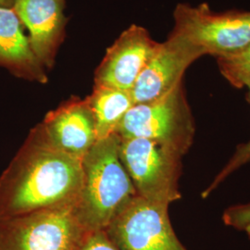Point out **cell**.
I'll use <instances>...</instances> for the list:
<instances>
[{"mask_svg": "<svg viewBox=\"0 0 250 250\" xmlns=\"http://www.w3.org/2000/svg\"><path fill=\"white\" fill-rule=\"evenodd\" d=\"M82 183V161L55 147L37 125L0 176V218L76 206Z\"/></svg>", "mask_w": 250, "mask_h": 250, "instance_id": "obj_1", "label": "cell"}, {"mask_svg": "<svg viewBox=\"0 0 250 250\" xmlns=\"http://www.w3.org/2000/svg\"><path fill=\"white\" fill-rule=\"evenodd\" d=\"M121 137L99 139L82 160L83 183L75 212L87 232L105 230L118 210L136 196L120 158Z\"/></svg>", "mask_w": 250, "mask_h": 250, "instance_id": "obj_2", "label": "cell"}, {"mask_svg": "<svg viewBox=\"0 0 250 250\" xmlns=\"http://www.w3.org/2000/svg\"><path fill=\"white\" fill-rule=\"evenodd\" d=\"M116 134L123 139L151 140L184 157L191 148L196 134L184 82L160 99L134 104L119 125Z\"/></svg>", "mask_w": 250, "mask_h": 250, "instance_id": "obj_3", "label": "cell"}, {"mask_svg": "<svg viewBox=\"0 0 250 250\" xmlns=\"http://www.w3.org/2000/svg\"><path fill=\"white\" fill-rule=\"evenodd\" d=\"M119 152L137 196L168 207L182 197L183 157L178 153L144 138H121Z\"/></svg>", "mask_w": 250, "mask_h": 250, "instance_id": "obj_4", "label": "cell"}, {"mask_svg": "<svg viewBox=\"0 0 250 250\" xmlns=\"http://www.w3.org/2000/svg\"><path fill=\"white\" fill-rule=\"evenodd\" d=\"M75 207L0 218V250H77L88 232Z\"/></svg>", "mask_w": 250, "mask_h": 250, "instance_id": "obj_5", "label": "cell"}, {"mask_svg": "<svg viewBox=\"0 0 250 250\" xmlns=\"http://www.w3.org/2000/svg\"><path fill=\"white\" fill-rule=\"evenodd\" d=\"M173 18L172 31L187 37L204 55L222 58L250 43V11L216 13L207 4H178Z\"/></svg>", "mask_w": 250, "mask_h": 250, "instance_id": "obj_6", "label": "cell"}, {"mask_svg": "<svg viewBox=\"0 0 250 250\" xmlns=\"http://www.w3.org/2000/svg\"><path fill=\"white\" fill-rule=\"evenodd\" d=\"M105 232L119 250H188L172 228L169 207L137 195L118 210Z\"/></svg>", "mask_w": 250, "mask_h": 250, "instance_id": "obj_7", "label": "cell"}, {"mask_svg": "<svg viewBox=\"0 0 250 250\" xmlns=\"http://www.w3.org/2000/svg\"><path fill=\"white\" fill-rule=\"evenodd\" d=\"M204 56L203 51L187 37L171 32L160 43L157 51L135 82L131 91L134 104L160 99L180 83L188 67Z\"/></svg>", "mask_w": 250, "mask_h": 250, "instance_id": "obj_8", "label": "cell"}, {"mask_svg": "<svg viewBox=\"0 0 250 250\" xmlns=\"http://www.w3.org/2000/svg\"><path fill=\"white\" fill-rule=\"evenodd\" d=\"M159 45L146 28L131 25L107 48L95 72V84L132 91Z\"/></svg>", "mask_w": 250, "mask_h": 250, "instance_id": "obj_9", "label": "cell"}, {"mask_svg": "<svg viewBox=\"0 0 250 250\" xmlns=\"http://www.w3.org/2000/svg\"><path fill=\"white\" fill-rule=\"evenodd\" d=\"M39 125L55 147L81 161L98 141L95 118L86 98L68 99L49 111Z\"/></svg>", "mask_w": 250, "mask_h": 250, "instance_id": "obj_10", "label": "cell"}, {"mask_svg": "<svg viewBox=\"0 0 250 250\" xmlns=\"http://www.w3.org/2000/svg\"><path fill=\"white\" fill-rule=\"evenodd\" d=\"M65 0H15L13 8L22 25L29 31V40L39 62L51 69L64 40Z\"/></svg>", "mask_w": 250, "mask_h": 250, "instance_id": "obj_11", "label": "cell"}, {"mask_svg": "<svg viewBox=\"0 0 250 250\" xmlns=\"http://www.w3.org/2000/svg\"><path fill=\"white\" fill-rule=\"evenodd\" d=\"M0 67L12 75L40 83H46V69L39 62L12 8L0 7Z\"/></svg>", "mask_w": 250, "mask_h": 250, "instance_id": "obj_12", "label": "cell"}, {"mask_svg": "<svg viewBox=\"0 0 250 250\" xmlns=\"http://www.w3.org/2000/svg\"><path fill=\"white\" fill-rule=\"evenodd\" d=\"M93 111L98 140L116 134L128 110L134 105L131 91L96 85L86 97Z\"/></svg>", "mask_w": 250, "mask_h": 250, "instance_id": "obj_13", "label": "cell"}, {"mask_svg": "<svg viewBox=\"0 0 250 250\" xmlns=\"http://www.w3.org/2000/svg\"><path fill=\"white\" fill-rule=\"evenodd\" d=\"M220 72L236 88L250 85V43L237 53L218 58Z\"/></svg>", "mask_w": 250, "mask_h": 250, "instance_id": "obj_14", "label": "cell"}, {"mask_svg": "<svg viewBox=\"0 0 250 250\" xmlns=\"http://www.w3.org/2000/svg\"><path fill=\"white\" fill-rule=\"evenodd\" d=\"M247 88L249 89V96L250 99V85H249ZM249 162H250V140L247 143L239 145L236 147L235 151L232 154V158L216 175L211 184L202 192V197L206 198L208 197L216 188H219V186L223 184L230 175H232L234 171L240 169Z\"/></svg>", "mask_w": 250, "mask_h": 250, "instance_id": "obj_15", "label": "cell"}, {"mask_svg": "<svg viewBox=\"0 0 250 250\" xmlns=\"http://www.w3.org/2000/svg\"><path fill=\"white\" fill-rule=\"evenodd\" d=\"M223 219L226 225L246 232L250 238V203L230 207Z\"/></svg>", "mask_w": 250, "mask_h": 250, "instance_id": "obj_16", "label": "cell"}, {"mask_svg": "<svg viewBox=\"0 0 250 250\" xmlns=\"http://www.w3.org/2000/svg\"><path fill=\"white\" fill-rule=\"evenodd\" d=\"M77 250H119L110 241L105 230L88 232Z\"/></svg>", "mask_w": 250, "mask_h": 250, "instance_id": "obj_17", "label": "cell"}, {"mask_svg": "<svg viewBox=\"0 0 250 250\" xmlns=\"http://www.w3.org/2000/svg\"><path fill=\"white\" fill-rule=\"evenodd\" d=\"M15 0H0V7L3 8H13Z\"/></svg>", "mask_w": 250, "mask_h": 250, "instance_id": "obj_18", "label": "cell"}]
</instances>
